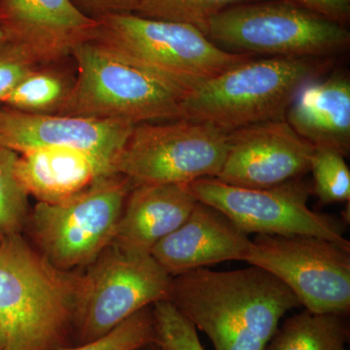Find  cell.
I'll return each instance as SVG.
<instances>
[{"mask_svg":"<svg viewBox=\"0 0 350 350\" xmlns=\"http://www.w3.org/2000/svg\"><path fill=\"white\" fill-rule=\"evenodd\" d=\"M215 350H265L280 320L301 306L293 292L258 267L198 269L172 278L169 299Z\"/></svg>","mask_w":350,"mask_h":350,"instance_id":"cell-1","label":"cell"},{"mask_svg":"<svg viewBox=\"0 0 350 350\" xmlns=\"http://www.w3.org/2000/svg\"><path fill=\"white\" fill-rule=\"evenodd\" d=\"M82 275L53 266L22 234L0 241L4 350H59L76 326Z\"/></svg>","mask_w":350,"mask_h":350,"instance_id":"cell-2","label":"cell"},{"mask_svg":"<svg viewBox=\"0 0 350 350\" xmlns=\"http://www.w3.org/2000/svg\"><path fill=\"white\" fill-rule=\"evenodd\" d=\"M330 62L328 57H251L190 92L182 101L181 120L232 131L284 119L301 88L321 77Z\"/></svg>","mask_w":350,"mask_h":350,"instance_id":"cell-3","label":"cell"},{"mask_svg":"<svg viewBox=\"0 0 350 350\" xmlns=\"http://www.w3.org/2000/svg\"><path fill=\"white\" fill-rule=\"evenodd\" d=\"M96 22L90 41L158 76L186 96L202 83L252 57L221 49L192 25L137 14L107 16Z\"/></svg>","mask_w":350,"mask_h":350,"instance_id":"cell-4","label":"cell"},{"mask_svg":"<svg viewBox=\"0 0 350 350\" xmlns=\"http://www.w3.org/2000/svg\"><path fill=\"white\" fill-rule=\"evenodd\" d=\"M77 75L59 115L125 122L135 126L181 120L186 94L98 44L87 41L71 53Z\"/></svg>","mask_w":350,"mask_h":350,"instance_id":"cell-5","label":"cell"},{"mask_svg":"<svg viewBox=\"0 0 350 350\" xmlns=\"http://www.w3.org/2000/svg\"><path fill=\"white\" fill-rule=\"evenodd\" d=\"M204 36L232 53L328 57L349 48L347 27L288 0L230 7L209 21Z\"/></svg>","mask_w":350,"mask_h":350,"instance_id":"cell-6","label":"cell"},{"mask_svg":"<svg viewBox=\"0 0 350 350\" xmlns=\"http://www.w3.org/2000/svg\"><path fill=\"white\" fill-rule=\"evenodd\" d=\"M131 188L128 178L113 174L66 202H38L27 225L39 252L63 271L90 266L113 243Z\"/></svg>","mask_w":350,"mask_h":350,"instance_id":"cell-7","label":"cell"},{"mask_svg":"<svg viewBox=\"0 0 350 350\" xmlns=\"http://www.w3.org/2000/svg\"><path fill=\"white\" fill-rule=\"evenodd\" d=\"M229 133L190 120L138 124L115 163V172L133 187L216 177L224 163Z\"/></svg>","mask_w":350,"mask_h":350,"instance_id":"cell-8","label":"cell"},{"mask_svg":"<svg viewBox=\"0 0 350 350\" xmlns=\"http://www.w3.org/2000/svg\"><path fill=\"white\" fill-rule=\"evenodd\" d=\"M172 276L149 253L111 245L82 275L76 326L80 344L107 335L131 315L169 299Z\"/></svg>","mask_w":350,"mask_h":350,"instance_id":"cell-9","label":"cell"},{"mask_svg":"<svg viewBox=\"0 0 350 350\" xmlns=\"http://www.w3.org/2000/svg\"><path fill=\"white\" fill-rule=\"evenodd\" d=\"M185 185L199 202L215 207L247 234L317 237L350 246L347 221L310 209L312 187L300 178L265 189L229 185L215 177Z\"/></svg>","mask_w":350,"mask_h":350,"instance_id":"cell-10","label":"cell"},{"mask_svg":"<svg viewBox=\"0 0 350 350\" xmlns=\"http://www.w3.org/2000/svg\"><path fill=\"white\" fill-rule=\"evenodd\" d=\"M245 262L284 283L306 310L349 314L350 246L317 237L256 234Z\"/></svg>","mask_w":350,"mask_h":350,"instance_id":"cell-11","label":"cell"},{"mask_svg":"<svg viewBox=\"0 0 350 350\" xmlns=\"http://www.w3.org/2000/svg\"><path fill=\"white\" fill-rule=\"evenodd\" d=\"M313 146L286 120H273L230 131L218 180L250 189L275 187L310 172Z\"/></svg>","mask_w":350,"mask_h":350,"instance_id":"cell-12","label":"cell"},{"mask_svg":"<svg viewBox=\"0 0 350 350\" xmlns=\"http://www.w3.org/2000/svg\"><path fill=\"white\" fill-rule=\"evenodd\" d=\"M98 22L71 0H0V29L34 64L49 66L93 38Z\"/></svg>","mask_w":350,"mask_h":350,"instance_id":"cell-13","label":"cell"},{"mask_svg":"<svg viewBox=\"0 0 350 350\" xmlns=\"http://www.w3.org/2000/svg\"><path fill=\"white\" fill-rule=\"evenodd\" d=\"M133 125L125 122L29 114L0 105V144L24 153L44 147L78 149L114 165Z\"/></svg>","mask_w":350,"mask_h":350,"instance_id":"cell-14","label":"cell"},{"mask_svg":"<svg viewBox=\"0 0 350 350\" xmlns=\"http://www.w3.org/2000/svg\"><path fill=\"white\" fill-rule=\"evenodd\" d=\"M215 207L198 200L187 219L151 255L172 278L225 261H244L252 239Z\"/></svg>","mask_w":350,"mask_h":350,"instance_id":"cell-15","label":"cell"},{"mask_svg":"<svg viewBox=\"0 0 350 350\" xmlns=\"http://www.w3.org/2000/svg\"><path fill=\"white\" fill-rule=\"evenodd\" d=\"M16 172L29 196L49 204L72 199L103 177L117 174L111 163L66 147H44L21 153Z\"/></svg>","mask_w":350,"mask_h":350,"instance_id":"cell-16","label":"cell"},{"mask_svg":"<svg viewBox=\"0 0 350 350\" xmlns=\"http://www.w3.org/2000/svg\"><path fill=\"white\" fill-rule=\"evenodd\" d=\"M198 200L185 184H155L131 188L117 226L113 245L149 253L187 219Z\"/></svg>","mask_w":350,"mask_h":350,"instance_id":"cell-17","label":"cell"},{"mask_svg":"<svg viewBox=\"0 0 350 350\" xmlns=\"http://www.w3.org/2000/svg\"><path fill=\"white\" fill-rule=\"evenodd\" d=\"M286 122L313 147L349 155L350 80L344 73L306 83L286 112Z\"/></svg>","mask_w":350,"mask_h":350,"instance_id":"cell-18","label":"cell"},{"mask_svg":"<svg viewBox=\"0 0 350 350\" xmlns=\"http://www.w3.org/2000/svg\"><path fill=\"white\" fill-rule=\"evenodd\" d=\"M347 315L305 310L285 320L265 350H347Z\"/></svg>","mask_w":350,"mask_h":350,"instance_id":"cell-19","label":"cell"},{"mask_svg":"<svg viewBox=\"0 0 350 350\" xmlns=\"http://www.w3.org/2000/svg\"><path fill=\"white\" fill-rule=\"evenodd\" d=\"M51 66L32 70L1 105L29 114L59 115L72 94L75 78Z\"/></svg>","mask_w":350,"mask_h":350,"instance_id":"cell-20","label":"cell"},{"mask_svg":"<svg viewBox=\"0 0 350 350\" xmlns=\"http://www.w3.org/2000/svg\"><path fill=\"white\" fill-rule=\"evenodd\" d=\"M257 0H140L135 14L148 19L192 25L204 33L209 21L239 4Z\"/></svg>","mask_w":350,"mask_h":350,"instance_id":"cell-21","label":"cell"},{"mask_svg":"<svg viewBox=\"0 0 350 350\" xmlns=\"http://www.w3.org/2000/svg\"><path fill=\"white\" fill-rule=\"evenodd\" d=\"M17 152L0 144V236L22 234L29 219V194L16 172Z\"/></svg>","mask_w":350,"mask_h":350,"instance_id":"cell-22","label":"cell"},{"mask_svg":"<svg viewBox=\"0 0 350 350\" xmlns=\"http://www.w3.org/2000/svg\"><path fill=\"white\" fill-rule=\"evenodd\" d=\"M345 157L325 147H313L310 172H312V192L320 204L349 202L350 172Z\"/></svg>","mask_w":350,"mask_h":350,"instance_id":"cell-23","label":"cell"},{"mask_svg":"<svg viewBox=\"0 0 350 350\" xmlns=\"http://www.w3.org/2000/svg\"><path fill=\"white\" fill-rule=\"evenodd\" d=\"M154 342L160 350H204L198 329L170 300L152 306Z\"/></svg>","mask_w":350,"mask_h":350,"instance_id":"cell-24","label":"cell"},{"mask_svg":"<svg viewBox=\"0 0 350 350\" xmlns=\"http://www.w3.org/2000/svg\"><path fill=\"white\" fill-rule=\"evenodd\" d=\"M154 342L152 306L131 315L107 335L59 350H137Z\"/></svg>","mask_w":350,"mask_h":350,"instance_id":"cell-25","label":"cell"},{"mask_svg":"<svg viewBox=\"0 0 350 350\" xmlns=\"http://www.w3.org/2000/svg\"><path fill=\"white\" fill-rule=\"evenodd\" d=\"M38 66L6 38L0 43V105Z\"/></svg>","mask_w":350,"mask_h":350,"instance_id":"cell-26","label":"cell"},{"mask_svg":"<svg viewBox=\"0 0 350 350\" xmlns=\"http://www.w3.org/2000/svg\"><path fill=\"white\" fill-rule=\"evenodd\" d=\"M76 8L93 20L112 15L135 14L140 0H71Z\"/></svg>","mask_w":350,"mask_h":350,"instance_id":"cell-27","label":"cell"},{"mask_svg":"<svg viewBox=\"0 0 350 350\" xmlns=\"http://www.w3.org/2000/svg\"><path fill=\"white\" fill-rule=\"evenodd\" d=\"M297 5L324 16L327 19L345 25L350 20V0H288Z\"/></svg>","mask_w":350,"mask_h":350,"instance_id":"cell-28","label":"cell"},{"mask_svg":"<svg viewBox=\"0 0 350 350\" xmlns=\"http://www.w3.org/2000/svg\"><path fill=\"white\" fill-rule=\"evenodd\" d=\"M5 347V338H4L3 332L0 328V350H4Z\"/></svg>","mask_w":350,"mask_h":350,"instance_id":"cell-29","label":"cell"},{"mask_svg":"<svg viewBox=\"0 0 350 350\" xmlns=\"http://www.w3.org/2000/svg\"><path fill=\"white\" fill-rule=\"evenodd\" d=\"M137 350H160V349H159L158 347H157L155 345L150 344L148 345H145V347H142V349H139Z\"/></svg>","mask_w":350,"mask_h":350,"instance_id":"cell-30","label":"cell"},{"mask_svg":"<svg viewBox=\"0 0 350 350\" xmlns=\"http://www.w3.org/2000/svg\"><path fill=\"white\" fill-rule=\"evenodd\" d=\"M4 39H5V34H4V32L0 29V43H1Z\"/></svg>","mask_w":350,"mask_h":350,"instance_id":"cell-31","label":"cell"},{"mask_svg":"<svg viewBox=\"0 0 350 350\" xmlns=\"http://www.w3.org/2000/svg\"><path fill=\"white\" fill-rule=\"evenodd\" d=\"M0 241H1V236H0Z\"/></svg>","mask_w":350,"mask_h":350,"instance_id":"cell-32","label":"cell"}]
</instances>
